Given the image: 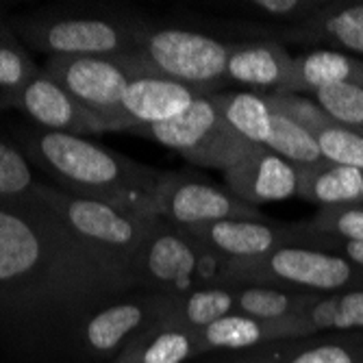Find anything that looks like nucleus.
Listing matches in <instances>:
<instances>
[{
  "label": "nucleus",
  "instance_id": "f257e3e1",
  "mask_svg": "<svg viewBox=\"0 0 363 363\" xmlns=\"http://www.w3.org/2000/svg\"><path fill=\"white\" fill-rule=\"evenodd\" d=\"M138 283L79 244L38 198L0 203V320L33 331L74 328Z\"/></svg>",
  "mask_w": 363,
  "mask_h": 363
},
{
  "label": "nucleus",
  "instance_id": "f03ea898",
  "mask_svg": "<svg viewBox=\"0 0 363 363\" xmlns=\"http://www.w3.org/2000/svg\"><path fill=\"white\" fill-rule=\"evenodd\" d=\"M22 150L63 191L107 203L128 213L155 218L152 198L163 172L146 168L85 138L52 130H26L22 135Z\"/></svg>",
  "mask_w": 363,
  "mask_h": 363
},
{
  "label": "nucleus",
  "instance_id": "7ed1b4c3",
  "mask_svg": "<svg viewBox=\"0 0 363 363\" xmlns=\"http://www.w3.org/2000/svg\"><path fill=\"white\" fill-rule=\"evenodd\" d=\"M35 198L63 222L79 244L128 274H133L138 255L159 220L128 213L91 198H79L46 183L35 185Z\"/></svg>",
  "mask_w": 363,
  "mask_h": 363
},
{
  "label": "nucleus",
  "instance_id": "20e7f679",
  "mask_svg": "<svg viewBox=\"0 0 363 363\" xmlns=\"http://www.w3.org/2000/svg\"><path fill=\"white\" fill-rule=\"evenodd\" d=\"M133 277L146 291L181 296L194 287L226 285L228 263L196 244L179 226L159 218L138 255Z\"/></svg>",
  "mask_w": 363,
  "mask_h": 363
},
{
  "label": "nucleus",
  "instance_id": "39448f33",
  "mask_svg": "<svg viewBox=\"0 0 363 363\" xmlns=\"http://www.w3.org/2000/svg\"><path fill=\"white\" fill-rule=\"evenodd\" d=\"M235 283H266L309 294H335L361 285L363 270L342 255L285 244L263 259L228 263L226 285Z\"/></svg>",
  "mask_w": 363,
  "mask_h": 363
},
{
  "label": "nucleus",
  "instance_id": "423d86ee",
  "mask_svg": "<svg viewBox=\"0 0 363 363\" xmlns=\"http://www.w3.org/2000/svg\"><path fill=\"white\" fill-rule=\"evenodd\" d=\"M146 61L140 55L120 57H50L44 72L89 111L105 130H126L122 96Z\"/></svg>",
  "mask_w": 363,
  "mask_h": 363
},
{
  "label": "nucleus",
  "instance_id": "0eeeda50",
  "mask_svg": "<svg viewBox=\"0 0 363 363\" xmlns=\"http://www.w3.org/2000/svg\"><path fill=\"white\" fill-rule=\"evenodd\" d=\"M140 57L150 68L172 81L211 94V85L226 77L230 46L194 30L142 28Z\"/></svg>",
  "mask_w": 363,
  "mask_h": 363
},
{
  "label": "nucleus",
  "instance_id": "6e6552de",
  "mask_svg": "<svg viewBox=\"0 0 363 363\" xmlns=\"http://www.w3.org/2000/svg\"><path fill=\"white\" fill-rule=\"evenodd\" d=\"M144 133L187 161L222 172L252 146L220 116L209 94L196 98L194 105L177 118L152 124Z\"/></svg>",
  "mask_w": 363,
  "mask_h": 363
},
{
  "label": "nucleus",
  "instance_id": "1a4fd4ad",
  "mask_svg": "<svg viewBox=\"0 0 363 363\" xmlns=\"http://www.w3.org/2000/svg\"><path fill=\"white\" fill-rule=\"evenodd\" d=\"M170 296L144 291L96 309L72 333L77 352L89 363H111L146 328L166 320Z\"/></svg>",
  "mask_w": 363,
  "mask_h": 363
},
{
  "label": "nucleus",
  "instance_id": "9d476101",
  "mask_svg": "<svg viewBox=\"0 0 363 363\" xmlns=\"http://www.w3.org/2000/svg\"><path fill=\"white\" fill-rule=\"evenodd\" d=\"M140 30L113 18H59L22 26V35L50 57H120L140 55Z\"/></svg>",
  "mask_w": 363,
  "mask_h": 363
},
{
  "label": "nucleus",
  "instance_id": "9b49d317",
  "mask_svg": "<svg viewBox=\"0 0 363 363\" xmlns=\"http://www.w3.org/2000/svg\"><path fill=\"white\" fill-rule=\"evenodd\" d=\"M155 218L179 228L201 226L218 220H263L261 213L235 198L228 189L181 174H163L155 198Z\"/></svg>",
  "mask_w": 363,
  "mask_h": 363
},
{
  "label": "nucleus",
  "instance_id": "f8f14e48",
  "mask_svg": "<svg viewBox=\"0 0 363 363\" xmlns=\"http://www.w3.org/2000/svg\"><path fill=\"white\" fill-rule=\"evenodd\" d=\"M0 107L20 109L44 130H52V133H68V135L83 138L89 133H103L105 130L101 122L89 111H85L46 72H40L20 91L0 96Z\"/></svg>",
  "mask_w": 363,
  "mask_h": 363
},
{
  "label": "nucleus",
  "instance_id": "ddd939ff",
  "mask_svg": "<svg viewBox=\"0 0 363 363\" xmlns=\"http://www.w3.org/2000/svg\"><path fill=\"white\" fill-rule=\"evenodd\" d=\"M222 174L228 191L246 205L281 203L298 196V168L257 144H252L235 163H230Z\"/></svg>",
  "mask_w": 363,
  "mask_h": 363
},
{
  "label": "nucleus",
  "instance_id": "4468645a",
  "mask_svg": "<svg viewBox=\"0 0 363 363\" xmlns=\"http://www.w3.org/2000/svg\"><path fill=\"white\" fill-rule=\"evenodd\" d=\"M203 248L228 263H248L285 246V228L266 220H218L181 228Z\"/></svg>",
  "mask_w": 363,
  "mask_h": 363
},
{
  "label": "nucleus",
  "instance_id": "2eb2a0df",
  "mask_svg": "<svg viewBox=\"0 0 363 363\" xmlns=\"http://www.w3.org/2000/svg\"><path fill=\"white\" fill-rule=\"evenodd\" d=\"M201 96L207 94L161 77L146 63L126 85V91L122 96V111L128 128H138L144 133L152 124L177 118Z\"/></svg>",
  "mask_w": 363,
  "mask_h": 363
},
{
  "label": "nucleus",
  "instance_id": "dca6fc26",
  "mask_svg": "<svg viewBox=\"0 0 363 363\" xmlns=\"http://www.w3.org/2000/svg\"><path fill=\"white\" fill-rule=\"evenodd\" d=\"M191 333L196 340V354H207L216 350H255L283 340L307 337V331L298 318L268 322L238 311Z\"/></svg>",
  "mask_w": 363,
  "mask_h": 363
},
{
  "label": "nucleus",
  "instance_id": "f3484780",
  "mask_svg": "<svg viewBox=\"0 0 363 363\" xmlns=\"http://www.w3.org/2000/svg\"><path fill=\"white\" fill-rule=\"evenodd\" d=\"M226 79L248 87H257L259 94H289L294 83V57L279 44L246 42L230 46Z\"/></svg>",
  "mask_w": 363,
  "mask_h": 363
},
{
  "label": "nucleus",
  "instance_id": "a211bd4d",
  "mask_svg": "<svg viewBox=\"0 0 363 363\" xmlns=\"http://www.w3.org/2000/svg\"><path fill=\"white\" fill-rule=\"evenodd\" d=\"M235 363H363V335L328 333L283 340V346H261Z\"/></svg>",
  "mask_w": 363,
  "mask_h": 363
},
{
  "label": "nucleus",
  "instance_id": "6ab92c4d",
  "mask_svg": "<svg viewBox=\"0 0 363 363\" xmlns=\"http://www.w3.org/2000/svg\"><path fill=\"white\" fill-rule=\"evenodd\" d=\"M337 83L363 87V61L331 48H320L294 57V83L289 94H315Z\"/></svg>",
  "mask_w": 363,
  "mask_h": 363
},
{
  "label": "nucleus",
  "instance_id": "aec40b11",
  "mask_svg": "<svg viewBox=\"0 0 363 363\" xmlns=\"http://www.w3.org/2000/svg\"><path fill=\"white\" fill-rule=\"evenodd\" d=\"M196 354L194 333L166 320L146 328L111 363H185Z\"/></svg>",
  "mask_w": 363,
  "mask_h": 363
},
{
  "label": "nucleus",
  "instance_id": "412c9836",
  "mask_svg": "<svg viewBox=\"0 0 363 363\" xmlns=\"http://www.w3.org/2000/svg\"><path fill=\"white\" fill-rule=\"evenodd\" d=\"M228 287L233 289L238 313L268 322L291 320L303 315V311L320 296L266 283H235Z\"/></svg>",
  "mask_w": 363,
  "mask_h": 363
},
{
  "label": "nucleus",
  "instance_id": "4be33fe9",
  "mask_svg": "<svg viewBox=\"0 0 363 363\" xmlns=\"http://www.w3.org/2000/svg\"><path fill=\"white\" fill-rule=\"evenodd\" d=\"M298 196L307 203L324 207H348L363 205V172L335 163H322L315 168H301Z\"/></svg>",
  "mask_w": 363,
  "mask_h": 363
},
{
  "label": "nucleus",
  "instance_id": "5701e85b",
  "mask_svg": "<svg viewBox=\"0 0 363 363\" xmlns=\"http://www.w3.org/2000/svg\"><path fill=\"white\" fill-rule=\"evenodd\" d=\"M298 320L307 335L363 331V287L320 294Z\"/></svg>",
  "mask_w": 363,
  "mask_h": 363
},
{
  "label": "nucleus",
  "instance_id": "b1692460",
  "mask_svg": "<svg viewBox=\"0 0 363 363\" xmlns=\"http://www.w3.org/2000/svg\"><path fill=\"white\" fill-rule=\"evenodd\" d=\"M235 311V296L228 285H203L181 296H170L166 322L198 331Z\"/></svg>",
  "mask_w": 363,
  "mask_h": 363
},
{
  "label": "nucleus",
  "instance_id": "393cba45",
  "mask_svg": "<svg viewBox=\"0 0 363 363\" xmlns=\"http://www.w3.org/2000/svg\"><path fill=\"white\" fill-rule=\"evenodd\" d=\"M211 103L220 116L233 126L250 144L266 148L272 133L274 111L259 91H233V94H209Z\"/></svg>",
  "mask_w": 363,
  "mask_h": 363
},
{
  "label": "nucleus",
  "instance_id": "a878e982",
  "mask_svg": "<svg viewBox=\"0 0 363 363\" xmlns=\"http://www.w3.org/2000/svg\"><path fill=\"white\" fill-rule=\"evenodd\" d=\"M266 148L277 152L285 161L294 163L298 170L301 168H315V166L326 163L322 159V152L318 148L315 138L309 133V130L303 128L301 124L291 122L289 118L277 113V111L272 116V133H270Z\"/></svg>",
  "mask_w": 363,
  "mask_h": 363
},
{
  "label": "nucleus",
  "instance_id": "bb28decb",
  "mask_svg": "<svg viewBox=\"0 0 363 363\" xmlns=\"http://www.w3.org/2000/svg\"><path fill=\"white\" fill-rule=\"evenodd\" d=\"M318 40L363 57V3L322 11L313 20Z\"/></svg>",
  "mask_w": 363,
  "mask_h": 363
},
{
  "label": "nucleus",
  "instance_id": "cd10ccee",
  "mask_svg": "<svg viewBox=\"0 0 363 363\" xmlns=\"http://www.w3.org/2000/svg\"><path fill=\"white\" fill-rule=\"evenodd\" d=\"M30 161L26 155L7 142L0 140V203H22L35 198Z\"/></svg>",
  "mask_w": 363,
  "mask_h": 363
},
{
  "label": "nucleus",
  "instance_id": "c85d7f7f",
  "mask_svg": "<svg viewBox=\"0 0 363 363\" xmlns=\"http://www.w3.org/2000/svg\"><path fill=\"white\" fill-rule=\"evenodd\" d=\"M315 105L335 124L363 133V87L354 83H337L313 94Z\"/></svg>",
  "mask_w": 363,
  "mask_h": 363
},
{
  "label": "nucleus",
  "instance_id": "c756f323",
  "mask_svg": "<svg viewBox=\"0 0 363 363\" xmlns=\"http://www.w3.org/2000/svg\"><path fill=\"white\" fill-rule=\"evenodd\" d=\"M318 142L322 159L335 166H346L363 172V133L340 124H331L311 133Z\"/></svg>",
  "mask_w": 363,
  "mask_h": 363
},
{
  "label": "nucleus",
  "instance_id": "7c9ffc66",
  "mask_svg": "<svg viewBox=\"0 0 363 363\" xmlns=\"http://www.w3.org/2000/svg\"><path fill=\"white\" fill-rule=\"evenodd\" d=\"M38 74V65L33 63V59L20 44L13 42V38L0 40V91H3V96L20 91Z\"/></svg>",
  "mask_w": 363,
  "mask_h": 363
},
{
  "label": "nucleus",
  "instance_id": "2f4dec72",
  "mask_svg": "<svg viewBox=\"0 0 363 363\" xmlns=\"http://www.w3.org/2000/svg\"><path fill=\"white\" fill-rule=\"evenodd\" d=\"M311 228L315 233L335 235L344 242L363 244V205L324 207L313 218Z\"/></svg>",
  "mask_w": 363,
  "mask_h": 363
},
{
  "label": "nucleus",
  "instance_id": "473e14b6",
  "mask_svg": "<svg viewBox=\"0 0 363 363\" xmlns=\"http://www.w3.org/2000/svg\"><path fill=\"white\" fill-rule=\"evenodd\" d=\"M261 96L266 98L270 109L289 118L296 124H301L303 128L309 130V133H315V130L333 124V120L328 118L315 103L307 101V98H303L298 94H261Z\"/></svg>",
  "mask_w": 363,
  "mask_h": 363
},
{
  "label": "nucleus",
  "instance_id": "72a5a7b5",
  "mask_svg": "<svg viewBox=\"0 0 363 363\" xmlns=\"http://www.w3.org/2000/svg\"><path fill=\"white\" fill-rule=\"evenodd\" d=\"M250 7L272 18H291V16L296 18L303 11H309L313 5L298 3V0H257V3H250Z\"/></svg>",
  "mask_w": 363,
  "mask_h": 363
},
{
  "label": "nucleus",
  "instance_id": "f704fd0d",
  "mask_svg": "<svg viewBox=\"0 0 363 363\" xmlns=\"http://www.w3.org/2000/svg\"><path fill=\"white\" fill-rule=\"evenodd\" d=\"M340 250H342V257H346L348 261H352L354 266H359L363 270V244H359V242H342Z\"/></svg>",
  "mask_w": 363,
  "mask_h": 363
},
{
  "label": "nucleus",
  "instance_id": "c9c22d12",
  "mask_svg": "<svg viewBox=\"0 0 363 363\" xmlns=\"http://www.w3.org/2000/svg\"><path fill=\"white\" fill-rule=\"evenodd\" d=\"M11 35H9V30H7V26L0 22V40H9Z\"/></svg>",
  "mask_w": 363,
  "mask_h": 363
},
{
  "label": "nucleus",
  "instance_id": "e433bc0d",
  "mask_svg": "<svg viewBox=\"0 0 363 363\" xmlns=\"http://www.w3.org/2000/svg\"><path fill=\"white\" fill-rule=\"evenodd\" d=\"M361 203H363V189H361Z\"/></svg>",
  "mask_w": 363,
  "mask_h": 363
}]
</instances>
